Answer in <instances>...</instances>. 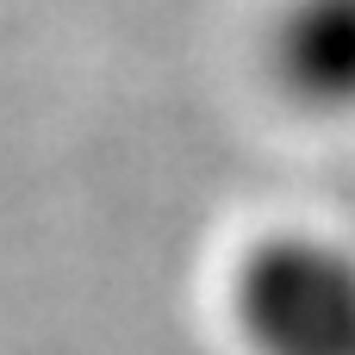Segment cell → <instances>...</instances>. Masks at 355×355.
Segmentation results:
<instances>
[{
    "label": "cell",
    "instance_id": "cell-2",
    "mask_svg": "<svg viewBox=\"0 0 355 355\" xmlns=\"http://www.w3.org/2000/svg\"><path fill=\"white\" fill-rule=\"evenodd\" d=\"M268 75L312 119H355V0H281Z\"/></svg>",
    "mask_w": 355,
    "mask_h": 355
},
{
    "label": "cell",
    "instance_id": "cell-1",
    "mask_svg": "<svg viewBox=\"0 0 355 355\" xmlns=\"http://www.w3.org/2000/svg\"><path fill=\"white\" fill-rule=\"evenodd\" d=\"M225 312L250 355H355V250L268 231L231 262Z\"/></svg>",
    "mask_w": 355,
    "mask_h": 355
}]
</instances>
